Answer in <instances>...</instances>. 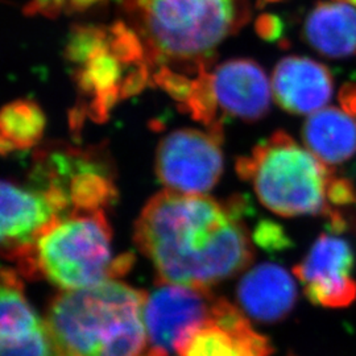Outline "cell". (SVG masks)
<instances>
[{
	"instance_id": "cell-1",
	"label": "cell",
	"mask_w": 356,
	"mask_h": 356,
	"mask_svg": "<svg viewBox=\"0 0 356 356\" xmlns=\"http://www.w3.org/2000/svg\"><path fill=\"white\" fill-rule=\"evenodd\" d=\"M242 204L202 194L161 191L143 209L135 242L156 268L160 284L209 289L247 267L252 245Z\"/></svg>"
},
{
	"instance_id": "cell-22",
	"label": "cell",
	"mask_w": 356,
	"mask_h": 356,
	"mask_svg": "<svg viewBox=\"0 0 356 356\" xmlns=\"http://www.w3.org/2000/svg\"><path fill=\"white\" fill-rule=\"evenodd\" d=\"M65 4L66 0H32L24 7V13L26 16L41 15L49 19H54L63 13Z\"/></svg>"
},
{
	"instance_id": "cell-15",
	"label": "cell",
	"mask_w": 356,
	"mask_h": 356,
	"mask_svg": "<svg viewBox=\"0 0 356 356\" xmlns=\"http://www.w3.org/2000/svg\"><path fill=\"white\" fill-rule=\"evenodd\" d=\"M297 288L292 276L277 264H260L244 275L238 300L244 313L259 322H279L292 312Z\"/></svg>"
},
{
	"instance_id": "cell-20",
	"label": "cell",
	"mask_w": 356,
	"mask_h": 356,
	"mask_svg": "<svg viewBox=\"0 0 356 356\" xmlns=\"http://www.w3.org/2000/svg\"><path fill=\"white\" fill-rule=\"evenodd\" d=\"M108 33V48L122 64L135 67L147 63L144 44L135 29H131L123 22H116Z\"/></svg>"
},
{
	"instance_id": "cell-9",
	"label": "cell",
	"mask_w": 356,
	"mask_h": 356,
	"mask_svg": "<svg viewBox=\"0 0 356 356\" xmlns=\"http://www.w3.org/2000/svg\"><path fill=\"white\" fill-rule=\"evenodd\" d=\"M222 136L207 131L178 129L157 149V177L169 191L202 194L211 191L223 170Z\"/></svg>"
},
{
	"instance_id": "cell-5",
	"label": "cell",
	"mask_w": 356,
	"mask_h": 356,
	"mask_svg": "<svg viewBox=\"0 0 356 356\" xmlns=\"http://www.w3.org/2000/svg\"><path fill=\"white\" fill-rule=\"evenodd\" d=\"M111 227L104 211L65 216L36 244L38 277L65 291L86 289L127 272L131 256L113 259Z\"/></svg>"
},
{
	"instance_id": "cell-12",
	"label": "cell",
	"mask_w": 356,
	"mask_h": 356,
	"mask_svg": "<svg viewBox=\"0 0 356 356\" xmlns=\"http://www.w3.org/2000/svg\"><path fill=\"white\" fill-rule=\"evenodd\" d=\"M0 356H51L45 322L26 300L19 275L1 269Z\"/></svg>"
},
{
	"instance_id": "cell-19",
	"label": "cell",
	"mask_w": 356,
	"mask_h": 356,
	"mask_svg": "<svg viewBox=\"0 0 356 356\" xmlns=\"http://www.w3.org/2000/svg\"><path fill=\"white\" fill-rule=\"evenodd\" d=\"M110 33L95 26H74L65 45V58L72 64H85L95 51L108 47Z\"/></svg>"
},
{
	"instance_id": "cell-10",
	"label": "cell",
	"mask_w": 356,
	"mask_h": 356,
	"mask_svg": "<svg viewBox=\"0 0 356 356\" xmlns=\"http://www.w3.org/2000/svg\"><path fill=\"white\" fill-rule=\"evenodd\" d=\"M354 252L342 238L322 235L312 245L305 259L294 267L306 297L316 305L341 309L356 300Z\"/></svg>"
},
{
	"instance_id": "cell-11",
	"label": "cell",
	"mask_w": 356,
	"mask_h": 356,
	"mask_svg": "<svg viewBox=\"0 0 356 356\" xmlns=\"http://www.w3.org/2000/svg\"><path fill=\"white\" fill-rule=\"evenodd\" d=\"M270 342L236 307L216 298L211 317L179 348L177 356H270Z\"/></svg>"
},
{
	"instance_id": "cell-7",
	"label": "cell",
	"mask_w": 356,
	"mask_h": 356,
	"mask_svg": "<svg viewBox=\"0 0 356 356\" xmlns=\"http://www.w3.org/2000/svg\"><path fill=\"white\" fill-rule=\"evenodd\" d=\"M216 302L209 289L160 284L144 304L145 356L177 355L191 334L211 317Z\"/></svg>"
},
{
	"instance_id": "cell-13",
	"label": "cell",
	"mask_w": 356,
	"mask_h": 356,
	"mask_svg": "<svg viewBox=\"0 0 356 356\" xmlns=\"http://www.w3.org/2000/svg\"><path fill=\"white\" fill-rule=\"evenodd\" d=\"M216 104L223 114L247 122L261 119L270 106V83L252 60H229L213 72Z\"/></svg>"
},
{
	"instance_id": "cell-16",
	"label": "cell",
	"mask_w": 356,
	"mask_h": 356,
	"mask_svg": "<svg viewBox=\"0 0 356 356\" xmlns=\"http://www.w3.org/2000/svg\"><path fill=\"white\" fill-rule=\"evenodd\" d=\"M302 35L321 56L338 60L356 53V8L341 1H318L307 13Z\"/></svg>"
},
{
	"instance_id": "cell-8",
	"label": "cell",
	"mask_w": 356,
	"mask_h": 356,
	"mask_svg": "<svg viewBox=\"0 0 356 356\" xmlns=\"http://www.w3.org/2000/svg\"><path fill=\"white\" fill-rule=\"evenodd\" d=\"M61 220L49 197L29 184L19 186L1 182V248L3 256L13 261L26 277H38L35 250L38 239Z\"/></svg>"
},
{
	"instance_id": "cell-23",
	"label": "cell",
	"mask_w": 356,
	"mask_h": 356,
	"mask_svg": "<svg viewBox=\"0 0 356 356\" xmlns=\"http://www.w3.org/2000/svg\"><path fill=\"white\" fill-rule=\"evenodd\" d=\"M256 241L261 245L266 247H275L281 248L285 245V236L284 232L279 227H276L273 223L264 222L256 232Z\"/></svg>"
},
{
	"instance_id": "cell-17",
	"label": "cell",
	"mask_w": 356,
	"mask_h": 356,
	"mask_svg": "<svg viewBox=\"0 0 356 356\" xmlns=\"http://www.w3.org/2000/svg\"><path fill=\"white\" fill-rule=\"evenodd\" d=\"M304 139L325 165L342 164L356 153V118L334 107L321 110L306 120Z\"/></svg>"
},
{
	"instance_id": "cell-21",
	"label": "cell",
	"mask_w": 356,
	"mask_h": 356,
	"mask_svg": "<svg viewBox=\"0 0 356 356\" xmlns=\"http://www.w3.org/2000/svg\"><path fill=\"white\" fill-rule=\"evenodd\" d=\"M256 33L266 41H277L282 38L285 26L279 16L272 13H263L254 22Z\"/></svg>"
},
{
	"instance_id": "cell-25",
	"label": "cell",
	"mask_w": 356,
	"mask_h": 356,
	"mask_svg": "<svg viewBox=\"0 0 356 356\" xmlns=\"http://www.w3.org/2000/svg\"><path fill=\"white\" fill-rule=\"evenodd\" d=\"M102 1L104 0H67V6H69L70 11L82 13V11H86Z\"/></svg>"
},
{
	"instance_id": "cell-14",
	"label": "cell",
	"mask_w": 356,
	"mask_h": 356,
	"mask_svg": "<svg viewBox=\"0 0 356 356\" xmlns=\"http://www.w3.org/2000/svg\"><path fill=\"white\" fill-rule=\"evenodd\" d=\"M276 102L292 114H316L332 97L330 70L307 57L291 56L276 65L272 76Z\"/></svg>"
},
{
	"instance_id": "cell-27",
	"label": "cell",
	"mask_w": 356,
	"mask_h": 356,
	"mask_svg": "<svg viewBox=\"0 0 356 356\" xmlns=\"http://www.w3.org/2000/svg\"><path fill=\"white\" fill-rule=\"evenodd\" d=\"M276 1H280V0H259V7H261L263 4H267V3H276Z\"/></svg>"
},
{
	"instance_id": "cell-26",
	"label": "cell",
	"mask_w": 356,
	"mask_h": 356,
	"mask_svg": "<svg viewBox=\"0 0 356 356\" xmlns=\"http://www.w3.org/2000/svg\"><path fill=\"white\" fill-rule=\"evenodd\" d=\"M334 1H341V3H346V4H350L353 7L356 8V0H334Z\"/></svg>"
},
{
	"instance_id": "cell-3",
	"label": "cell",
	"mask_w": 356,
	"mask_h": 356,
	"mask_svg": "<svg viewBox=\"0 0 356 356\" xmlns=\"http://www.w3.org/2000/svg\"><path fill=\"white\" fill-rule=\"evenodd\" d=\"M147 64L197 74L216 47L250 19L245 0H120Z\"/></svg>"
},
{
	"instance_id": "cell-18",
	"label": "cell",
	"mask_w": 356,
	"mask_h": 356,
	"mask_svg": "<svg viewBox=\"0 0 356 356\" xmlns=\"http://www.w3.org/2000/svg\"><path fill=\"white\" fill-rule=\"evenodd\" d=\"M45 115L38 103L19 99L4 106L0 115V151H26L42 139Z\"/></svg>"
},
{
	"instance_id": "cell-2",
	"label": "cell",
	"mask_w": 356,
	"mask_h": 356,
	"mask_svg": "<svg viewBox=\"0 0 356 356\" xmlns=\"http://www.w3.org/2000/svg\"><path fill=\"white\" fill-rule=\"evenodd\" d=\"M145 298L114 280L57 294L45 319L51 356H145Z\"/></svg>"
},
{
	"instance_id": "cell-4",
	"label": "cell",
	"mask_w": 356,
	"mask_h": 356,
	"mask_svg": "<svg viewBox=\"0 0 356 356\" xmlns=\"http://www.w3.org/2000/svg\"><path fill=\"white\" fill-rule=\"evenodd\" d=\"M239 176L251 182L259 201L281 216H326L342 229L343 218L330 204L334 176L309 149L285 132H275L236 163Z\"/></svg>"
},
{
	"instance_id": "cell-24",
	"label": "cell",
	"mask_w": 356,
	"mask_h": 356,
	"mask_svg": "<svg viewBox=\"0 0 356 356\" xmlns=\"http://www.w3.org/2000/svg\"><path fill=\"white\" fill-rule=\"evenodd\" d=\"M341 103L343 106L344 111H347L348 114L353 115L356 118V85L355 83H346L341 94Z\"/></svg>"
},
{
	"instance_id": "cell-6",
	"label": "cell",
	"mask_w": 356,
	"mask_h": 356,
	"mask_svg": "<svg viewBox=\"0 0 356 356\" xmlns=\"http://www.w3.org/2000/svg\"><path fill=\"white\" fill-rule=\"evenodd\" d=\"M31 184L47 193L63 218L104 211L116 198L108 165L94 152L69 147L38 151Z\"/></svg>"
}]
</instances>
